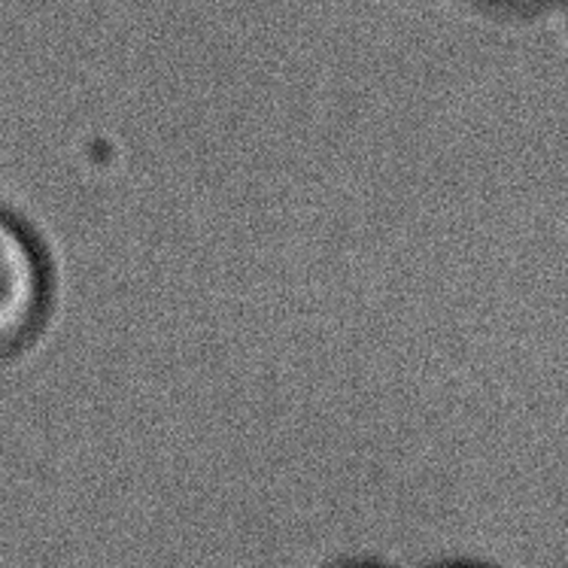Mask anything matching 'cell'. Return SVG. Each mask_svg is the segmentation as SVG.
<instances>
[{"label": "cell", "instance_id": "cell-1", "mask_svg": "<svg viewBox=\"0 0 568 568\" xmlns=\"http://www.w3.org/2000/svg\"><path fill=\"white\" fill-rule=\"evenodd\" d=\"M55 304V267L40 234L0 207V365L43 335Z\"/></svg>", "mask_w": 568, "mask_h": 568}, {"label": "cell", "instance_id": "cell-2", "mask_svg": "<svg viewBox=\"0 0 568 568\" xmlns=\"http://www.w3.org/2000/svg\"><path fill=\"white\" fill-rule=\"evenodd\" d=\"M484 7L496 12H505V16H532V12L545 10L554 0H480Z\"/></svg>", "mask_w": 568, "mask_h": 568}, {"label": "cell", "instance_id": "cell-3", "mask_svg": "<svg viewBox=\"0 0 568 568\" xmlns=\"http://www.w3.org/2000/svg\"><path fill=\"white\" fill-rule=\"evenodd\" d=\"M429 568H489V566H480V562H465V559H456V562H438V566H429Z\"/></svg>", "mask_w": 568, "mask_h": 568}, {"label": "cell", "instance_id": "cell-4", "mask_svg": "<svg viewBox=\"0 0 568 568\" xmlns=\"http://www.w3.org/2000/svg\"><path fill=\"white\" fill-rule=\"evenodd\" d=\"M335 568H383L377 566V562H368V559H349V562H341V566Z\"/></svg>", "mask_w": 568, "mask_h": 568}, {"label": "cell", "instance_id": "cell-5", "mask_svg": "<svg viewBox=\"0 0 568 568\" xmlns=\"http://www.w3.org/2000/svg\"><path fill=\"white\" fill-rule=\"evenodd\" d=\"M566 3H568V0H566Z\"/></svg>", "mask_w": 568, "mask_h": 568}]
</instances>
